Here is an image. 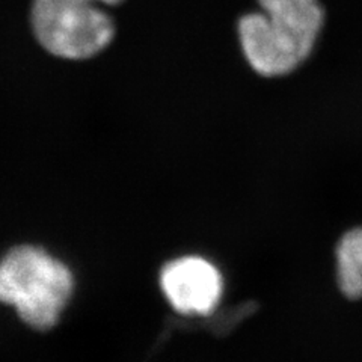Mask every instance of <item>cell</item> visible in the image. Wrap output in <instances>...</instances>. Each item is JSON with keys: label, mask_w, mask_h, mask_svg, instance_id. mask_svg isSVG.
<instances>
[{"label": "cell", "mask_w": 362, "mask_h": 362, "mask_svg": "<svg viewBox=\"0 0 362 362\" xmlns=\"http://www.w3.org/2000/svg\"><path fill=\"white\" fill-rule=\"evenodd\" d=\"M71 293V272L40 247H14L0 262V302L16 307L33 329L53 327Z\"/></svg>", "instance_id": "obj_1"}, {"label": "cell", "mask_w": 362, "mask_h": 362, "mask_svg": "<svg viewBox=\"0 0 362 362\" xmlns=\"http://www.w3.org/2000/svg\"><path fill=\"white\" fill-rule=\"evenodd\" d=\"M124 0H32L30 25L41 47L56 58L85 61L109 47L115 25L103 6Z\"/></svg>", "instance_id": "obj_2"}, {"label": "cell", "mask_w": 362, "mask_h": 362, "mask_svg": "<svg viewBox=\"0 0 362 362\" xmlns=\"http://www.w3.org/2000/svg\"><path fill=\"white\" fill-rule=\"evenodd\" d=\"M237 38L249 68L266 78L294 73L314 52L310 45L270 21L259 9L239 18Z\"/></svg>", "instance_id": "obj_3"}, {"label": "cell", "mask_w": 362, "mask_h": 362, "mask_svg": "<svg viewBox=\"0 0 362 362\" xmlns=\"http://www.w3.org/2000/svg\"><path fill=\"white\" fill-rule=\"evenodd\" d=\"M160 286L169 303L183 314H209L223 290L221 272L206 258L181 257L168 263L160 274Z\"/></svg>", "instance_id": "obj_4"}, {"label": "cell", "mask_w": 362, "mask_h": 362, "mask_svg": "<svg viewBox=\"0 0 362 362\" xmlns=\"http://www.w3.org/2000/svg\"><path fill=\"white\" fill-rule=\"evenodd\" d=\"M259 11L276 26L315 49L326 14L320 0H257Z\"/></svg>", "instance_id": "obj_5"}, {"label": "cell", "mask_w": 362, "mask_h": 362, "mask_svg": "<svg viewBox=\"0 0 362 362\" xmlns=\"http://www.w3.org/2000/svg\"><path fill=\"white\" fill-rule=\"evenodd\" d=\"M337 282L347 299L362 296V228L347 231L338 242Z\"/></svg>", "instance_id": "obj_6"}]
</instances>
